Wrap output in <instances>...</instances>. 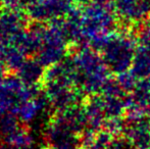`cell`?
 Listing matches in <instances>:
<instances>
[{
	"instance_id": "3",
	"label": "cell",
	"mask_w": 150,
	"mask_h": 149,
	"mask_svg": "<svg viewBox=\"0 0 150 149\" xmlns=\"http://www.w3.org/2000/svg\"><path fill=\"white\" fill-rule=\"evenodd\" d=\"M45 72L46 68L40 64L37 58H27L16 75L24 85L28 87H38V85L43 82Z\"/></svg>"
},
{
	"instance_id": "1",
	"label": "cell",
	"mask_w": 150,
	"mask_h": 149,
	"mask_svg": "<svg viewBox=\"0 0 150 149\" xmlns=\"http://www.w3.org/2000/svg\"><path fill=\"white\" fill-rule=\"evenodd\" d=\"M61 55V43L59 28L53 23L48 29H46L44 40L36 58L44 68H50L54 66Z\"/></svg>"
},
{
	"instance_id": "2",
	"label": "cell",
	"mask_w": 150,
	"mask_h": 149,
	"mask_svg": "<svg viewBox=\"0 0 150 149\" xmlns=\"http://www.w3.org/2000/svg\"><path fill=\"white\" fill-rule=\"evenodd\" d=\"M27 20L20 10L4 9L0 13V36L10 43L12 38L26 30Z\"/></svg>"
},
{
	"instance_id": "8",
	"label": "cell",
	"mask_w": 150,
	"mask_h": 149,
	"mask_svg": "<svg viewBox=\"0 0 150 149\" xmlns=\"http://www.w3.org/2000/svg\"><path fill=\"white\" fill-rule=\"evenodd\" d=\"M10 147H8L7 145H2V146H0V149H9Z\"/></svg>"
},
{
	"instance_id": "9",
	"label": "cell",
	"mask_w": 150,
	"mask_h": 149,
	"mask_svg": "<svg viewBox=\"0 0 150 149\" xmlns=\"http://www.w3.org/2000/svg\"><path fill=\"white\" fill-rule=\"evenodd\" d=\"M45 149H47V148H45ZM48 149H57V148H48Z\"/></svg>"
},
{
	"instance_id": "4",
	"label": "cell",
	"mask_w": 150,
	"mask_h": 149,
	"mask_svg": "<svg viewBox=\"0 0 150 149\" xmlns=\"http://www.w3.org/2000/svg\"><path fill=\"white\" fill-rule=\"evenodd\" d=\"M3 140L6 145L11 149H31L34 143L32 136L23 127Z\"/></svg>"
},
{
	"instance_id": "10",
	"label": "cell",
	"mask_w": 150,
	"mask_h": 149,
	"mask_svg": "<svg viewBox=\"0 0 150 149\" xmlns=\"http://www.w3.org/2000/svg\"><path fill=\"white\" fill-rule=\"evenodd\" d=\"M0 5H1V0H0Z\"/></svg>"
},
{
	"instance_id": "5",
	"label": "cell",
	"mask_w": 150,
	"mask_h": 149,
	"mask_svg": "<svg viewBox=\"0 0 150 149\" xmlns=\"http://www.w3.org/2000/svg\"><path fill=\"white\" fill-rule=\"evenodd\" d=\"M27 56L14 46L10 45L4 55L3 62L9 74H16L27 60Z\"/></svg>"
},
{
	"instance_id": "7",
	"label": "cell",
	"mask_w": 150,
	"mask_h": 149,
	"mask_svg": "<svg viewBox=\"0 0 150 149\" xmlns=\"http://www.w3.org/2000/svg\"><path fill=\"white\" fill-rule=\"evenodd\" d=\"M7 68H6L5 64H3V62L0 60V85H2L3 84V82L5 81L6 77H7Z\"/></svg>"
},
{
	"instance_id": "6",
	"label": "cell",
	"mask_w": 150,
	"mask_h": 149,
	"mask_svg": "<svg viewBox=\"0 0 150 149\" xmlns=\"http://www.w3.org/2000/svg\"><path fill=\"white\" fill-rule=\"evenodd\" d=\"M20 119L16 114L9 112L0 117V135L5 139L21 128Z\"/></svg>"
}]
</instances>
